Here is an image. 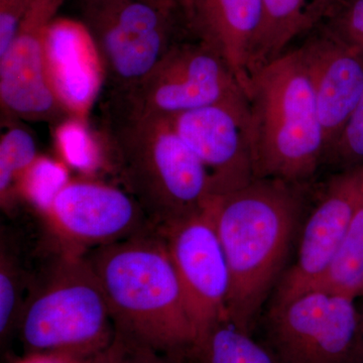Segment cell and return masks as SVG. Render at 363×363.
<instances>
[{"mask_svg":"<svg viewBox=\"0 0 363 363\" xmlns=\"http://www.w3.org/2000/svg\"><path fill=\"white\" fill-rule=\"evenodd\" d=\"M101 140L107 164L157 229L202 211L211 198L204 164L169 117L147 113L125 98L105 95Z\"/></svg>","mask_w":363,"mask_h":363,"instance_id":"cell-1","label":"cell"},{"mask_svg":"<svg viewBox=\"0 0 363 363\" xmlns=\"http://www.w3.org/2000/svg\"><path fill=\"white\" fill-rule=\"evenodd\" d=\"M229 272L227 320L252 334L300 223L298 185L255 179L207 203Z\"/></svg>","mask_w":363,"mask_h":363,"instance_id":"cell-2","label":"cell"},{"mask_svg":"<svg viewBox=\"0 0 363 363\" xmlns=\"http://www.w3.org/2000/svg\"><path fill=\"white\" fill-rule=\"evenodd\" d=\"M116 333L178 359L195 342L180 281L157 229L88 255Z\"/></svg>","mask_w":363,"mask_h":363,"instance_id":"cell-3","label":"cell"},{"mask_svg":"<svg viewBox=\"0 0 363 363\" xmlns=\"http://www.w3.org/2000/svg\"><path fill=\"white\" fill-rule=\"evenodd\" d=\"M245 92L255 179L303 185L323 164L326 142L298 50L255 69Z\"/></svg>","mask_w":363,"mask_h":363,"instance_id":"cell-4","label":"cell"},{"mask_svg":"<svg viewBox=\"0 0 363 363\" xmlns=\"http://www.w3.org/2000/svg\"><path fill=\"white\" fill-rule=\"evenodd\" d=\"M16 328L28 352L97 357L111 345L116 328L87 255L60 250L28 288Z\"/></svg>","mask_w":363,"mask_h":363,"instance_id":"cell-5","label":"cell"},{"mask_svg":"<svg viewBox=\"0 0 363 363\" xmlns=\"http://www.w3.org/2000/svg\"><path fill=\"white\" fill-rule=\"evenodd\" d=\"M82 16L101 62L106 94L130 92L191 35L180 0H83Z\"/></svg>","mask_w":363,"mask_h":363,"instance_id":"cell-6","label":"cell"},{"mask_svg":"<svg viewBox=\"0 0 363 363\" xmlns=\"http://www.w3.org/2000/svg\"><path fill=\"white\" fill-rule=\"evenodd\" d=\"M354 298L310 290L272 307L266 345L279 363H363V332Z\"/></svg>","mask_w":363,"mask_h":363,"instance_id":"cell-7","label":"cell"},{"mask_svg":"<svg viewBox=\"0 0 363 363\" xmlns=\"http://www.w3.org/2000/svg\"><path fill=\"white\" fill-rule=\"evenodd\" d=\"M117 96L140 111L166 117L247 99L228 62L193 35L177 43L135 88Z\"/></svg>","mask_w":363,"mask_h":363,"instance_id":"cell-8","label":"cell"},{"mask_svg":"<svg viewBox=\"0 0 363 363\" xmlns=\"http://www.w3.org/2000/svg\"><path fill=\"white\" fill-rule=\"evenodd\" d=\"M44 217L60 250L79 255L157 229L128 191L91 179H70Z\"/></svg>","mask_w":363,"mask_h":363,"instance_id":"cell-9","label":"cell"},{"mask_svg":"<svg viewBox=\"0 0 363 363\" xmlns=\"http://www.w3.org/2000/svg\"><path fill=\"white\" fill-rule=\"evenodd\" d=\"M157 230L166 242L198 338L227 320L229 272L213 219L206 205Z\"/></svg>","mask_w":363,"mask_h":363,"instance_id":"cell-10","label":"cell"},{"mask_svg":"<svg viewBox=\"0 0 363 363\" xmlns=\"http://www.w3.org/2000/svg\"><path fill=\"white\" fill-rule=\"evenodd\" d=\"M64 0H33L9 49L0 56V101L6 116L61 123L71 114L45 72V33Z\"/></svg>","mask_w":363,"mask_h":363,"instance_id":"cell-11","label":"cell"},{"mask_svg":"<svg viewBox=\"0 0 363 363\" xmlns=\"http://www.w3.org/2000/svg\"><path fill=\"white\" fill-rule=\"evenodd\" d=\"M169 118L207 169L211 196L226 194L255 180L247 99L211 105Z\"/></svg>","mask_w":363,"mask_h":363,"instance_id":"cell-12","label":"cell"},{"mask_svg":"<svg viewBox=\"0 0 363 363\" xmlns=\"http://www.w3.org/2000/svg\"><path fill=\"white\" fill-rule=\"evenodd\" d=\"M363 207V162L332 177L308 217L298 259L278 286L274 305L306 292L330 264L355 215Z\"/></svg>","mask_w":363,"mask_h":363,"instance_id":"cell-13","label":"cell"},{"mask_svg":"<svg viewBox=\"0 0 363 363\" xmlns=\"http://www.w3.org/2000/svg\"><path fill=\"white\" fill-rule=\"evenodd\" d=\"M297 50L311 82L327 152L342 133L362 97L363 54L329 30Z\"/></svg>","mask_w":363,"mask_h":363,"instance_id":"cell-14","label":"cell"},{"mask_svg":"<svg viewBox=\"0 0 363 363\" xmlns=\"http://www.w3.org/2000/svg\"><path fill=\"white\" fill-rule=\"evenodd\" d=\"M45 64L59 101L72 117L86 121L104 78L96 48L82 23L59 18L50 23Z\"/></svg>","mask_w":363,"mask_h":363,"instance_id":"cell-15","label":"cell"},{"mask_svg":"<svg viewBox=\"0 0 363 363\" xmlns=\"http://www.w3.org/2000/svg\"><path fill=\"white\" fill-rule=\"evenodd\" d=\"M189 32L217 50L245 90L264 23L262 0H180Z\"/></svg>","mask_w":363,"mask_h":363,"instance_id":"cell-16","label":"cell"},{"mask_svg":"<svg viewBox=\"0 0 363 363\" xmlns=\"http://www.w3.org/2000/svg\"><path fill=\"white\" fill-rule=\"evenodd\" d=\"M342 0H262L264 23L252 71L286 52L294 40L332 14Z\"/></svg>","mask_w":363,"mask_h":363,"instance_id":"cell-17","label":"cell"},{"mask_svg":"<svg viewBox=\"0 0 363 363\" xmlns=\"http://www.w3.org/2000/svg\"><path fill=\"white\" fill-rule=\"evenodd\" d=\"M180 363H279L272 350L252 334L222 320L196 339Z\"/></svg>","mask_w":363,"mask_h":363,"instance_id":"cell-18","label":"cell"},{"mask_svg":"<svg viewBox=\"0 0 363 363\" xmlns=\"http://www.w3.org/2000/svg\"><path fill=\"white\" fill-rule=\"evenodd\" d=\"M362 278L363 207L351 222L330 264L307 291H328L357 298Z\"/></svg>","mask_w":363,"mask_h":363,"instance_id":"cell-19","label":"cell"},{"mask_svg":"<svg viewBox=\"0 0 363 363\" xmlns=\"http://www.w3.org/2000/svg\"><path fill=\"white\" fill-rule=\"evenodd\" d=\"M39 157L33 136L25 128L11 126L0 140V200L2 207L11 204L16 186L26 169Z\"/></svg>","mask_w":363,"mask_h":363,"instance_id":"cell-20","label":"cell"},{"mask_svg":"<svg viewBox=\"0 0 363 363\" xmlns=\"http://www.w3.org/2000/svg\"><path fill=\"white\" fill-rule=\"evenodd\" d=\"M69 181L68 168L63 162L39 156L21 177L16 196L23 197L44 216Z\"/></svg>","mask_w":363,"mask_h":363,"instance_id":"cell-21","label":"cell"},{"mask_svg":"<svg viewBox=\"0 0 363 363\" xmlns=\"http://www.w3.org/2000/svg\"><path fill=\"white\" fill-rule=\"evenodd\" d=\"M56 140L64 161L72 168L89 174L107 164L101 140L98 142L82 119L70 117L62 121Z\"/></svg>","mask_w":363,"mask_h":363,"instance_id":"cell-22","label":"cell"},{"mask_svg":"<svg viewBox=\"0 0 363 363\" xmlns=\"http://www.w3.org/2000/svg\"><path fill=\"white\" fill-rule=\"evenodd\" d=\"M25 272L16 255L6 241H1L0 250V334L6 337L18 326L21 310L25 304L26 286Z\"/></svg>","mask_w":363,"mask_h":363,"instance_id":"cell-23","label":"cell"},{"mask_svg":"<svg viewBox=\"0 0 363 363\" xmlns=\"http://www.w3.org/2000/svg\"><path fill=\"white\" fill-rule=\"evenodd\" d=\"M323 162H329L341 169L362 164L363 92L342 133L327 150Z\"/></svg>","mask_w":363,"mask_h":363,"instance_id":"cell-24","label":"cell"},{"mask_svg":"<svg viewBox=\"0 0 363 363\" xmlns=\"http://www.w3.org/2000/svg\"><path fill=\"white\" fill-rule=\"evenodd\" d=\"M329 30L346 45L363 54V0H343L331 16Z\"/></svg>","mask_w":363,"mask_h":363,"instance_id":"cell-25","label":"cell"},{"mask_svg":"<svg viewBox=\"0 0 363 363\" xmlns=\"http://www.w3.org/2000/svg\"><path fill=\"white\" fill-rule=\"evenodd\" d=\"M97 363H180L175 358L123 337L116 333L113 342L98 358Z\"/></svg>","mask_w":363,"mask_h":363,"instance_id":"cell-26","label":"cell"},{"mask_svg":"<svg viewBox=\"0 0 363 363\" xmlns=\"http://www.w3.org/2000/svg\"><path fill=\"white\" fill-rule=\"evenodd\" d=\"M100 354L97 357H82L63 351H37L28 352L16 363H97Z\"/></svg>","mask_w":363,"mask_h":363,"instance_id":"cell-27","label":"cell"},{"mask_svg":"<svg viewBox=\"0 0 363 363\" xmlns=\"http://www.w3.org/2000/svg\"><path fill=\"white\" fill-rule=\"evenodd\" d=\"M360 296H363V278L362 281V286H360L359 289V294H358V297H360Z\"/></svg>","mask_w":363,"mask_h":363,"instance_id":"cell-28","label":"cell"},{"mask_svg":"<svg viewBox=\"0 0 363 363\" xmlns=\"http://www.w3.org/2000/svg\"><path fill=\"white\" fill-rule=\"evenodd\" d=\"M360 321H362V328L363 332V310L362 312H360Z\"/></svg>","mask_w":363,"mask_h":363,"instance_id":"cell-29","label":"cell"}]
</instances>
